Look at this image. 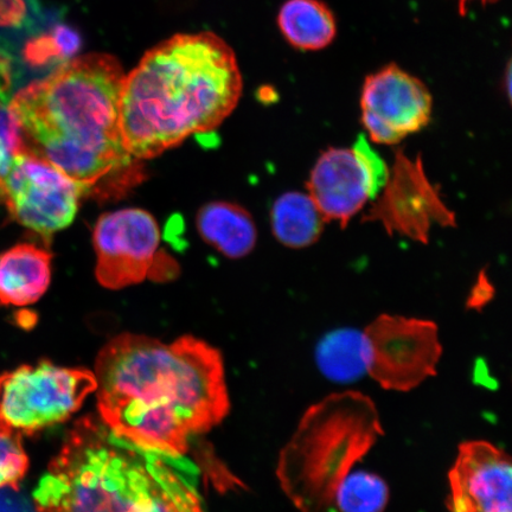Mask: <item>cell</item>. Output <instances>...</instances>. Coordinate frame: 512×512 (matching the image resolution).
<instances>
[{"instance_id":"cb8c5ba5","label":"cell","mask_w":512,"mask_h":512,"mask_svg":"<svg viewBox=\"0 0 512 512\" xmlns=\"http://www.w3.org/2000/svg\"><path fill=\"white\" fill-rule=\"evenodd\" d=\"M492 293H494V288H492L488 278L485 277V274L480 275L477 284L473 287L469 305L478 307L488 303L492 298Z\"/></svg>"},{"instance_id":"30bf717a","label":"cell","mask_w":512,"mask_h":512,"mask_svg":"<svg viewBox=\"0 0 512 512\" xmlns=\"http://www.w3.org/2000/svg\"><path fill=\"white\" fill-rule=\"evenodd\" d=\"M364 220L379 222L389 235L427 245L434 226L456 227V214L446 206L437 185L427 177L419 157L396 152L388 182Z\"/></svg>"},{"instance_id":"e0dca14e","label":"cell","mask_w":512,"mask_h":512,"mask_svg":"<svg viewBox=\"0 0 512 512\" xmlns=\"http://www.w3.org/2000/svg\"><path fill=\"white\" fill-rule=\"evenodd\" d=\"M198 475L184 454L160 451L155 496L146 512H204Z\"/></svg>"},{"instance_id":"8992f818","label":"cell","mask_w":512,"mask_h":512,"mask_svg":"<svg viewBox=\"0 0 512 512\" xmlns=\"http://www.w3.org/2000/svg\"><path fill=\"white\" fill-rule=\"evenodd\" d=\"M96 390L92 371L49 361L0 375V431L32 435L67 420Z\"/></svg>"},{"instance_id":"5b68a950","label":"cell","mask_w":512,"mask_h":512,"mask_svg":"<svg viewBox=\"0 0 512 512\" xmlns=\"http://www.w3.org/2000/svg\"><path fill=\"white\" fill-rule=\"evenodd\" d=\"M383 435L375 403L360 392L311 406L281 451L277 478L299 512H337L339 485Z\"/></svg>"},{"instance_id":"ffe728a7","label":"cell","mask_w":512,"mask_h":512,"mask_svg":"<svg viewBox=\"0 0 512 512\" xmlns=\"http://www.w3.org/2000/svg\"><path fill=\"white\" fill-rule=\"evenodd\" d=\"M11 83L10 57L0 51V204H2L5 177L12 163L19 153L28 149L10 111Z\"/></svg>"},{"instance_id":"2e32d148","label":"cell","mask_w":512,"mask_h":512,"mask_svg":"<svg viewBox=\"0 0 512 512\" xmlns=\"http://www.w3.org/2000/svg\"><path fill=\"white\" fill-rule=\"evenodd\" d=\"M277 23L286 42L303 51L328 48L337 36L334 12L320 0H286Z\"/></svg>"},{"instance_id":"52a82bcc","label":"cell","mask_w":512,"mask_h":512,"mask_svg":"<svg viewBox=\"0 0 512 512\" xmlns=\"http://www.w3.org/2000/svg\"><path fill=\"white\" fill-rule=\"evenodd\" d=\"M362 337L367 373L383 389L411 392L437 374L443 345L431 320L381 315Z\"/></svg>"},{"instance_id":"8fae6325","label":"cell","mask_w":512,"mask_h":512,"mask_svg":"<svg viewBox=\"0 0 512 512\" xmlns=\"http://www.w3.org/2000/svg\"><path fill=\"white\" fill-rule=\"evenodd\" d=\"M95 275L110 290L142 283L152 271L159 243L158 223L149 211L127 208L99 217L93 234Z\"/></svg>"},{"instance_id":"5bb4252c","label":"cell","mask_w":512,"mask_h":512,"mask_svg":"<svg viewBox=\"0 0 512 512\" xmlns=\"http://www.w3.org/2000/svg\"><path fill=\"white\" fill-rule=\"evenodd\" d=\"M47 249L22 243L0 255V305L35 304L47 292L51 280Z\"/></svg>"},{"instance_id":"ba28073f","label":"cell","mask_w":512,"mask_h":512,"mask_svg":"<svg viewBox=\"0 0 512 512\" xmlns=\"http://www.w3.org/2000/svg\"><path fill=\"white\" fill-rule=\"evenodd\" d=\"M85 195L73 179L27 149L5 177L2 204L23 227L50 238L72 224Z\"/></svg>"},{"instance_id":"d6986e66","label":"cell","mask_w":512,"mask_h":512,"mask_svg":"<svg viewBox=\"0 0 512 512\" xmlns=\"http://www.w3.org/2000/svg\"><path fill=\"white\" fill-rule=\"evenodd\" d=\"M362 350V332L356 330L332 332L318 345L319 368L334 381L356 380L367 371Z\"/></svg>"},{"instance_id":"7a4b0ae2","label":"cell","mask_w":512,"mask_h":512,"mask_svg":"<svg viewBox=\"0 0 512 512\" xmlns=\"http://www.w3.org/2000/svg\"><path fill=\"white\" fill-rule=\"evenodd\" d=\"M126 74L114 56L73 57L12 95L10 111L28 149L86 194L126 174L136 160L120 124Z\"/></svg>"},{"instance_id":"3957f363","label":"cell","mask_w":512,"mask_h":512,"mask_svg":"<svg viewBox=\"0 0 512 512\" xmlns=\"http://www.w3.org/2000/svg\"><path fill=\"white\" fill-rule=\"evenodd\" d=\"M242 87L233 49L213 32L159 43L125 76L120 124L127 152L151 159L214 131L238 106Z\"/></svg>"},{"instance_id":"9c48e42d","label":"cell","mask_w":512,"mask_h":512,"mask_svg":"<svg viewBox=\"0 0 512 512\" xmlns=\"http://www.w3.org/2000/svg\"><path fill=\"white\" fill-rule=\"evenodd\" d=\"M390 168L366 137L352 149L331 147L317 159L307 190L326 222L347 227L369 200H375L387 184Z\"/></svg>"},{"instance_id":"7c38bea8","label":"cell","mask_w":512,"mask_h":512,"mask_svg":"<svg viewBox=\"0 0 512 512\" xmlns=\"http://www.w3.org/2000/svg\"><path fill=\"white\" fill-rule=\"evenodd\" d=\"M430 89L396 64L367 76L361 92L362 124L377 144L394 145L430 123Z\"/></svg>"},{"instance_id":"9a60e30c","label":"cell","mask_w":512,"mask_h":512,"mask_svg":"<svg viewBox=\"0 0 512 512\" xmlns=\"http://www.w3.org/2000/svg\"><path fill=\"white\" fill-rule=\"evenodd\" d=\"M201 238L229 259L245 258L258 240L253 217L239 204L210 202L198 211Z\"/></svg>"},{"instance_id":"44dd1931","label":"cell","mask_w":512,"mask_h":512,"mask_svg":"<svg viewBox=\"0 0 512 512\" xmlns=\"http://www.w3.org/2000/svg\"><path fill=\"white\" fill-rule=\"evenodd\" d=\"M389 502L386 482L374 473L350 472L336 494L337 512H383Z\"/></svg>"},{"instance_id":"603a6c76","label":"cell","mask_w":512,"mask_h":512,"mask_svg":"<svg viewBox=\"0 0 512 512\" xmlns=\"http://www.w3.org/2000/svg\"><path fill=\"white\" fill-rule=\"evenodd\" d=\"M21 438L0 431V489L18 490V484L28 471L29 459Z\"/></svg>"},{"instance_id":"d4e9b609","label":"cell","mask_w":512,"mask_h":512,"mask_svg":"<svg viewBox=\"0 0 512 512\" xmlns=\"http://www.w3.org/2000/svg\"><path fill=\"white\" fill-rule=\"evenodd\" d=\"M472 2H479L483 6H486L489 4H495L499 2V0H457L459 14L466 16L467 8H469V4Z\"/></svg>"},{"instance_id":"4fadbf2b","label":"cell","mask_w":512,"mask_h":512,"mask_svg":"<svg viewBox=\"0 0 512 512\" xmlns=\"http://www.w3.org/2000/svg\"><path fill=\"white\" fill-rule=\"evenodd\" d=\"M448 482L451 512H512L510 458L488 441L460 445Z\"/></svg>"},{"instance_id":"ac0fdd59","label":"cell","mask_w":512,"mask_h":512,"mask_svg":"<svg viewBox=\"0 0 512 512\" xmlns=\"http://www.w3.org/2000/svg\"><path fill=\"white\" fill-rule=\"evenodd\" d=\"M275 238L290 248H305L323 234L326 220L309 194L291 191L274 202L271 213Z\"/></svg>"},{"instance_id":"277c9868","label":"cell","mask_w":512,"mask_h":512,"mask_svg":"<svg viewBox=\"0 0 512 512\" xmlns=\"http://www.w3.org/2000/svg\"><path fill=\"white\" fill-rule=\"evenodd\" d=\"M158 453L80 420L37 485L36 512H137L155 491Z\"/></svg>"},{"instance_id":"6da1fadb","label":"cell","mask_w":512,"mask_h":512,"mask_svg":"<svg viewBox=\"0 0 512 512\" xmlns=\"http://www.w3.org/2000/svg\"><path fill=\"white\" fill-rule=\"evenodd\" d=\"M94 375L101 420L149 450L184 454L229 412L220 352L191 336L165 344L120 335L101 350Z\"/></svg>"},{"instance_id":"7402d4cb","label":"cell","mask_w":512,"mask_h":512,"mask_svg":"<svg viewBox=\"0 0 512 512\" xmlns=\"http://www.w3.org/2000/svg\"><path fill=\"white\" fill-rule=\"evenodd\" d=\"M80 49V38L72 29L59 25L32 40L24 48V61L30 67L60 66L73 59Z\"/></svg>"}]
</instances>
